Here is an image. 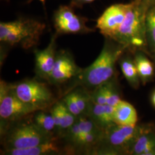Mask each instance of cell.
Instances as JSON below:
<instances>
[{"label": "cell", "mask_w": 155, "mask_h": 155, "mask_svg": "<svg viewBox=\"0 0 155 155\" xmlns=\"http://www.w3.org/2000/svg\"><path fill=\"white\" fill-rule=\"evenodd\" d=\"M45 28V23L29 18L21 17L10 22H1L0 41L27 50L38 45Z\"/></svg>", "instance_id": "cell-2"}, {"label": "cell", "mask_w": 155, "mask_h": 155, "mask_svg": "<svg viewBox=\"0 0 155 155\" xmlns=\"http://www.w3.org/2000/svg\"><path fill=\"white\" fill-rule=\"evenodd\" d=\"M120 67L128 82L136 86L139 83V75L134 61L127 58L124 59L120 62Z\"/></svg>", "instance_id": "cell-16"}, {"label": "cell", "mask_w": 155, "mask_h": 155, "mask_svg": "<svg viewBox=\"0 0 155 155\" xmlns=\"http://www.w3.org/2000/svg\"><path fill=\"white\" fill-rule=\"evenodd\" d=\"M81 70L68 52L61 51L56 53L55 62L48 81L52 84L64 83L77 77Z\"/></svg>", "instance_id": "cell-10"}, {"label": "cell", "mask_w": 155, "mask_h": 155, "mask_svg": "<svg viewBox=\"0 0 155 155\" xmlns=\"http://www.w3.org/2000/svg\"><path fill=\"white\" fill-rule=\"evenodd\" d=\"M138 130L136 126L119 125L114 123L104 130L99 143L104 142L108 148L114 150L127 149L137 138Z\"/></svg>", "instance_id": "cell-9"}, {"label": "cell", "mask_w": 155, "mask_h": 155, "mask_svg": "<svg viewBox=\"0 0 155 155\" xmlns=\"http://www.w3.org/2000/svg\"><path fill=\"white\" fill-rule=\"evenodd\" d=\"M152 102L153 104V105L155 106V93H153V95L152 96Z\"/></svg>", "instance_id": "cell-28"}, {"label": "cell", "mask_w": 155, "mask_h": 155, "mask_svg": "<svg viewBox=\"0 0 155 155\" xmlns=\"http://www.w3.org/2000/svg\"><path fill=\"white\" fill-rule=\"evenodd\" d=\"M91 100L98 104L105 105L106 102V95L105 86L103 84L97 87L94 89L93 93L90 94Z\"/></svg>", "instance_id": "cell-25"}, {"label": "cell", "mask_w": 155, "mask_h": 155, "mask_svg": "<svg viewBox=\"0 0 155 155\" xmlns=\"http://www.w3.org/2000/svg\"><path fill=\"white\" fill-rule=\"evenodd\" d=\"M95 0H72L71 5L72 6H78L81 7V6L84 5L86 4L90 3L91 2H93Z\"/></svg>", "instance_id": "cell-27"}, {"label": "cell", "mask_w": 155, "mask_h": 155, "mask_svg": "<svg viewBox=\"0 0 155 155\" xmlns=\"http://www.w3.org/2000/svg\"><path fill=\"white\" fill-rule=\"evenodd\" d=\"M148 1H155V0H148Z\"/></svg>", "instance_id": "cell-30"}, {"label": "cell", "mask_w": 155, "mask_h": 155, "mask_svg": "<svg viewBox=\"0 0 155 155\" xmlns=\"http://www.w3.org/2000/svg\"><path fill=\"white\" fill-rule=\"evenodd\" d=\"M11 85L20 100L38 110H45L54 104L53 94L45 83L34 79H27L15 84L11 83Z\"/></svg>", "instance_id": "cell-6"}, {"label": "cell", "mask_w": 155, "mask_h": 155, "mask_svg": "<svg viewBox=\"0 0 155 155\" xmlns=\"http://www.w3.org/2000/svg\"><path fill=\"white\" fill-rule=\"evenodd\" d=\"M60 103L61 110V124L60 130H67L76 122L77 117L75 116L67 108L65 103L62 100Z\"/></svg>", "instance_id": "cell-20"}, {"label": "cell", "mask_w": 155, "mask_h": 155, "mask_svg": "<svg viewBox=\"0 0 155 155\" xmlns=\"http://www.w3.org/2000/svg\"><path fill=\"white\" fill-rule=\"evenodd\" d=\"M135 64L137 67L139 77L143 80H147L153 74V67L148 59L143 55L136 56Z\"/></svg>", "instance_id": "cell-17"}, {"label": "cell", "mask_w": 155, "mask_h": 155, "mask_svg": "<svg viewBox=\"0 0 155 155\" xmlns=\"http://www.w3.org/2000/svg\"><path fill=\"white\" fill-rule=\"evenodd\" d=\"M56 139L24 150H5L3 154L7 155H57L60 153L61 148L56 141Z\"/></svg>", "instance_id": "cell-12"}, {"label": "cell", "mask_w": 155, "mask_h": 155, "mask_svg": "<svg viewBox=\"0 0 155 155\" xmlns=\"http://www.w3.org/2000/svg\"><path fill=\"white\" fill-rule=\"evenodd\" d=\"M122 48H116L106 43L98 58L89 67L82 69L77 77L75 86L84 89L96 88L106 83L113 77L116 63L122 54Z\"/></svg>", "instance_id": "cell-1"}, {"label": "cell", "mask_w": 155, "mask_h": 155, "mask_svg": "<svg viewBox=\"0 0 155 155\" xmlns=\"http://www.w3.org/2000/svg\"><path fill=\"white\" fill-rule=\"evenodd\" d=\"M56 38L55 35L44 50L35 51V72L39 77L47 81L55 62Z\"/></svg>", "instance_id": "cell-11"}, {"label": "cell", "mask_w": 155, "mask_h": 155, "mask_svg": "<svg viewBox=\"0 0 155 155\" xmlns=\"http://www.w3.org/2000/svg\"><path fill=\"white\" fill-rule=\"evenodd\" d=\"M83 134L84 133L81 131L79 127L77 121H76V122L67 130V137L70 142L75 145Z\"/></svg>", "instance_id": "cell-26"}, {"label": "cell", "mask_w": 155, "mask_h": 155, "mask_svg": "<svg viewBox=\"0 0 155 155\" xmlns=\"http://www.w3.org/2000/svg\"><path fill=\"white\" fill-rule=\"evenodd\" d=\"M104 84L105 86L106 104L116 106L121 101L117 89L113 84L109 82L104 83Z\"/></svg>", "instance_id": "cell-23"}, {"label": "cell", "mask_w": 155, "mask_h": 155, "mask_svg": "<svg viewBox=\"0 0 155 155\" xmlns=\"http://www.w3.org/2000/svg\"><path fill=\"white\" fill-rule=\"evenodd\" d=\"M130 4L125 18L114 40L124 46L141 47L145 43L146 16L150 1L134 0Z\"/></svg>", "instance_id": "cell-3"}, {"label": "cell", "mask_w": 155, "mask_h": 155, "mask_svg": "<svg viewBox=\"0 0 155 155\" xmlns=\"http://www.w3.org/2000/svg\"><path fill=\"white\" fill-rule=\"evenodd\" d=\"M130 4H117L107 8L98 18L97 28L105 37L114 39L124 22Z\"/></svg>", "instance_id": "cell-8"}, {"label": "cell", "mask_w": 155, "mask_h": 155, "mask_svg": "<svg viewBox=\"0 0 155 155\" xmlns=\"http://www.w3.org/2000/svg\"><path fill=\"white\" fill-rule=\"evenodd\" d=\"M155 145V134H148L139 136L133 145V153L135 155H141L144 150L150 146Z\"/></svg>", "instance_id": "cell-19"}, {"label": "cell", "mask_w": 155, "mask_h": 155, "mask_svg": "<svg viewBox=\"0 0 155 155\" xmlns=\"http://www.w3.org/2000/svg\"><path fill=\"white\" fill-rule=\"evenodd\" d=\"M38 110L20 100L15 93L11 84L4 81L0 83L1 125L12 124L25 118Z\"/></svg>", "instance_id": "cell-5"}, {"label": "cell", "mask_w": 155, "mask_h": 155, "mask_svg": "<svg viewBox=\"0 0 155 155\" xmlns=\"http://www.w3.org/2000/svg\"><path fill=\"white\" fill-rule=\"evenodd\" d=\"M86 18L77 15L71 5L61 6L55 12L54 24L57 34L89 33L91 29L86 25Z\"/></svg>", "instance_id": "cell-7"}, {"label": "cell", "mask_w": 155, "mask_h": 155, "mask_svg": "<svg viewBox=\"0 0 155 155\" xmlns=\"http://www.w3.org/2000/svg\"><path fill=\"white\" fill-rule=\"evenodd\" d=\"M137 120L136 109L129 102L121 100L115 106L113 118L114 124L124 126H136Z\"/></svg>", "instance_id": "cell-13"}, {"label": "cell", "mask_w": 155, "mask_h": 155, "mask_svg": "<svg viewBox=\"0 0 155 155\" xmlns=\"http://www.w3.org/2000/svg\"><path fill=\"white\" fill-rule=\"evenodd\" d=\"M39 1H40V2H41L44 5L45 4V0H39Z\"/></svg>", "instance_id": "cell-29"}, {"label": "cell", "mask_w": 155, "mask_h": 155, "mask_svg": "<svg viewBox=\"0 0 155 155\" xmlns=\"http://www.w3.org/2000/svg\"><path fill=\"white\" fill-rule=\"evenodd\" d=\"M72 91L74 92L76 102L82 113V115L87 116L91 102L90 93L83 87L75 89Z\"/></svg>", "instance_id": "cell-18"}, {"label": "cell", "mask_w": 155, "mask_h": 155, "mask_svg": "<svg viewBox=\"0 0 155 155\" xmlns=\"http://www.w3.org/2000/svg\"><path fill=\"white\" fill-rule=\"evenodd\" d=\"M147 33L155 47V5L148 9L146 16Z\"/></svg>", "instance_id": "cell-22"}, {"label": "cell", "mask_w": 155, "mask_h": 155, "mask_svg": "<svg viewBox=\"0 0 155 155\" xmlns=\"http://www.w3.org/2000/svg\"><path fill=\"white\" fill-rule=\"evenodd\" d=\"M24 118L12 123L2 132L5 150L27 149L54 139L38 127L33 121H23Z\"/></svg>", "instance_id": "cell-4"}, {"label": "cell", "mask_w": 155, "mask_h": 155, "mask_svg": "<svg viewBox=\"0 0 155 155\" xmlns=\"http://www.w3.org/2000/svg\"><path fill=\"white\" fill-rule=\"evenodd\" d=\"M63 101L65 103L67 108L72 114L77 117L82 116V113L80 110L76 102L74 92L71 91L67 94Z\"/></svg>", "instance_id": "cell-24"}, {"label": "cell", "mask_w": 155, "mask_h": 155, "mask_svg": "<svg viewBox=\"0 0 155 155\" xmlns=\"http://www.w3.org/2000/svg\"><path fill=\"white\" fill-rule=\"evenodd\" d=\"M87 116L103 130L111 125L106 116L105 105L97 104L92 100Z\"/></svg>", "instance_id": "cell-14"}, {"label": "cell", "mask_w": 155, "mask_h": 155, "mask_svg": "<svg viewBox=\"0 0 155 155\" xmlns=\"http://www.w3.org/2000/svg\"><path fill=\"white\" fill-rule=\"evenodd\" d=\"M32 121L41 130L52 136L54 129L57 128L51 113H48L45 110L36 111Z\"/></svg>", "instance_id": "cell-15"}, {"label": "cell", "mask_w": 155, "mask_h": 155, "mask_svg": "<svg viewBox=\"0 0 155 155\" xmlns=\"http://www.w3.org/2000/svg\"><path fill=\"white\" fill-rule=\"evenodd\" d=\"M77 121L81 131L84 134L98 132L103 130L101 129L87 116L82 115L81 116L78 117H77Z\"/></svg>", "instance_id": "cell-21"}]
</instances>
